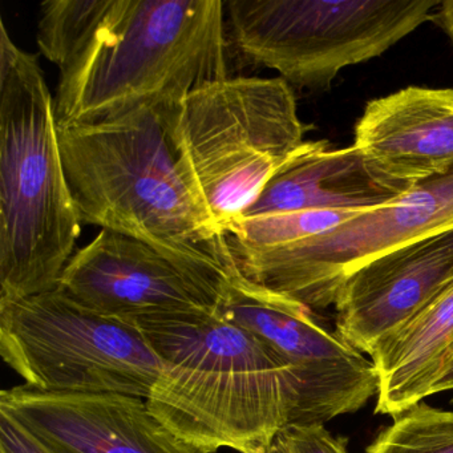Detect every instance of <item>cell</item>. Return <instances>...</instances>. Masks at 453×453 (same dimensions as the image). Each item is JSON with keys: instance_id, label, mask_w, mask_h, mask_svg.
<instances>
[{"instance_id": "1", "label": "cell", "mask_w": 453, "mask_h": 453, "mask_svg": "<svg viewBox=\"0 0 453 453\" xmlns=\"http://www.w3.org/2000/svg\"><path fill=\"white\" fill-rule=\"evenodd\" d=\"M163 362L150 412L198 453H273L296 394L280 357L219 311L137 326Z\"/></svg>"}, {"instance_id": "2", "label": "cell", "mask_w": 453, "mask_h": 453, "mask_svg": "<svg viewBox=\"0 0 453 453\" xmlns=\"http://www.w3.org/2000/svg\"><path fill=\"white\" fill-rule=\"evenodd\" d=\"M226 54L224 2L113 0L91 41L60 71L58 126L179 105L229 76Z\"/></svg>"}, {"instance_id": "3", "label": "cell", "mask_w": 453, "mask_h": 453, "mask_svg": "<svg viewBox=\"0 0 453 453\" xmlns=\"http://www.w3.org/2000/svg\"><path fill=\"white\" fill-rule=\"evenodd\" d=\"M172 110L142 108L99 123L60 127L68 185L81 222L184 258L219 259L224 234L182 168L172 139Z\"/></svg>"}, {"instance_id": "4", "label": "cell", "mask_w": 453, "mask_h": 453, "mask_svg": "<svg viewBox=\"0 0 453 453\" xmlns=\"http://www.w3.org/2000/svg\"><path fill=\"white\" fill-rule=\"evenodd\" d=\"M81 222L59 142L55 99L35 55L0 23V302L57 288Z\"/></svg>"}, {"instance_id": "5", "label": "cell", "mask_w": 453, "mask_h": 453, "mask_svg": "<svg viewBox=\"0 0 453 453\" xmlns=\"http://www.w3.org/2000/svg\"><path fill=\"white\" fill-rule=\"evenodd\" d=\"M171 132L185 174L224 235L307 142L282 78L205 84L173 107Z\"/></svg>"}, {"instance_id": "6", "label": "cell", "mask_w": 453, "mask_h": 453, "mask_svg": "<svg viewBox=\"0 0 453 453\" xmlns=\"http://www.w3.org/2000/svg\"><path fill=\"white\" fill-rule=\"evenodd\" d=\"M439 0H229L227 33L254 65L328 89L343 68L380 57L432 20Z\"/></svg>"}, {"instance_id": "7", "label": "cell", "mask_w": 453, "mask_h": 453, "mask_svg": "<svg viewBox=\"0 0 453 453\" xmlns=\"http://www.w3.org/2000/svg\"><path fill=\"white\" fill-rule=\"evenodd\" d=\"M0 355L23 386L148 400L163 362L134 323L92 311L54 288L0 302Z\"/></svg>"}, {"instance_id": "8", "label": "cell", "mask_w": 453, "mask_h": 453, "mask_svg": "<svg viewBox=\"0 0 453 453\" xmlns=\"http://www.w3.org/2000/svg\"><path fill=\"white\" fill-rule=\"evenodd\" d=\"M452 230L450 169L315 237L274 249L226 245L233 264L246 280L315 311L334 306L346 278L371 259Z\"/></svg>"}, {"instance_id": "9", "label": "cell", "mask_w": 453, "mask_h": 453, "mask_svg": "<svg viewBox=\"0 0 453 453\" xmlns=\"http://www.w3.org/2000/svg\"><path fill=\"white\" fill-rule=\"evenodd\" d=\"M217 311L261 338L290 372L296 408L288 426H325L362 410L379 392L372 360L331 333L306 304L246 280L229 254Z\"/></svg>"}, {"instance_id": "10", "label": "cell", "mask_w": 453, "mask_h": 453, "mask_svg": "<svg viewBox=\"0 0 453 453\" xmlns=\"http://www.w3.org/2000/svg\"><path fill=\"white\" fill-rule=\"evenodd\" d=\"M229 266L227 246L219 259H190L102 230L75 251L57 288L92 311L139 326L216 312Z\"/></svg>"}, {"instance_id": "11", "label": "cell", "mask_w": 453, "mask_h": 453, "mask_svg": "<svg viewBox=\"0 0 453 453\" xmlns=\"http://www.w3.org/2000/svg\"><path fill=\"white\" fill-rule=\"evenodd\" d=\"M0 412L51 453H198L174 436L142 397L4 389Z\"/></svg>"}, {"instance_id": "12", "label": "cell", "mask_w": 453, "mask_h": 453, "mask_svg": "<svg viewBox=\"0 0 453 453\" xmlns=\"http://www.w3.org/2000/svg\"><path fill=\"white\" fill-rule=\"evenodd\" d=\"M453 282V230L371 259L336 294L335 333L370 355Z\"/></svg>"}, {"instance_id": "13", "label": "cell", "mask_w": 453, "mask_h": 453, "mask_svg": "<svg viewBox=\"0 0 453 453\" xmlns=\"http://www.w3.org/2000/svg\"><path fill=\"white\" fill-rule=\"evenodd\" d=\"M354 145L376 173L412 188L453 169V88L407 87L371 100Z\"/></svg>"}, {"instance_id": "14", "label": "cell", "mask_w": 453, "mask_h": 453, "mask_svg": "<svg viewBox=\"0 0 453 453\" xmlns=\"http://www.w3.org/2000/svg\"><path fill=\"white\" fill-rule=\"evenodd\" d=\"M408 189L376 173L354 144L334 148L326 140H307L275 172L242 219L304 211L359 213L380 208Z\"/></svg>"}, {"instance_id": "15", "label": "cell", "mask_w": 453, "mask_h": 453, "mask_svg": "<svg viewBox=\"0 0 453 453\" xmlns=\"http://www.w3.org/2000/svg\"><path fill=\"white\" fill-rule=\"evenodd\" d=\"M452 357L453 282L371 352L379 376L375 412L394 418L423 402Z\"/></svg>"}, {"instance_id": "16", "label": "cell", "mask_w": 453, "mask_h": 453, "mask_svg": "<svg viewBox=\"0 0 453 453\" xmlns=\"http://www.w3.org/2000/svg\"><path fill=\"white\" fill-rule=\"evenodd\" d=\"M113 0H47L41 4L38 46L62 71L91 41Z\"/></svg>"}, {"instance_id": "17", "label": "cell", "mask_w": 453, "mask_h": 453, "mask_svg": "<svg viewBox=\"0 0 453 453\" xmlns=\"http://www.w3.org/2000/svg\"><path fill=\"white\" fill-rule=\"evenodd\" d=\"M365 453H453V411L418 403L395 415Z\"/></svg>"}, {"instance_id": "18", "label": "cell", "mask_w": 453, "mask_h": 453, "mask_svg": "<svg viewBox=\"0 0 453 453\" xmlns=\"http://www.w3.org/2000/svg\"><path fill=\"white\" fill-rule=\"evenodd\" d=\"M273 453H349L346 441L322 424L288 426L275 441Z\"/></svg>"}, {"instance_id": "19", "label": "cell", "mask_w": 453, "mask_h": 453, "mask_svg": "<svg viewBox=\"0 0 453 453\" xmlns=\"http://www.w3.org/2000/svg\"><path fill=\"white\" fill-rule=\"evenodd\" d=\"M0 453H51L22 424L0 412Z\"/></svg>"}, {"instance_id": "20", "label": "cell", "mask_w": 453, "mask_h": 453, "mask_svg": "<svg viewBox=\"0 0 453 453\" xmlns=\"http://www.w3.org/2000/svg\"><path fill=\"white\" fill-rule=\"evenodd\" d=\"M432 22L436 23L439 27L444 30L453 44V0L440 2L439 6L434 9V15H432Z\"/></svg>"}, {"instance_id": "21", "label": "cell", "mask_w": 453, "mask_h": 453, "mask_svg": "<svg viewBox=\"0 0 453 453\" xmlns=\"http://www.w3.org/2000/svg\"><path fill=\"white\" fill-rule=\"evenodd\" d=\"M453 389V357H450L449 362L447 363L444 368H442L441 373L439 378L436 379L434 384H432L431 389H429V396L437 392L452 391Z\"/></svg>"}]
</instances>
